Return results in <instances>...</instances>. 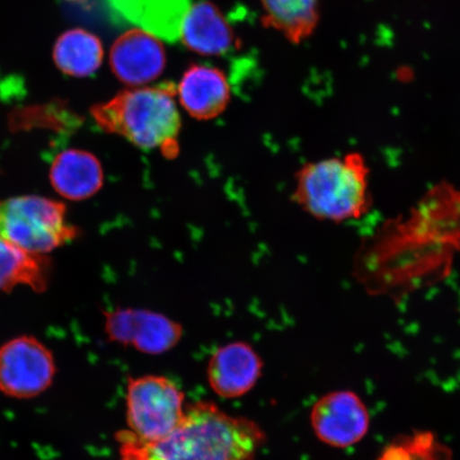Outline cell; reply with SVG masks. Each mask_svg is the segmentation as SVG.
Returning a JSON list of instances; mask_svg holds the SVG:
<instances>
[{"label": "cell", "instance_id": "cell-1", "mask_svg": "<svg viewBox=\"0 0 460 460\" xmlns=\"http://www.w3.org/2000/svg\"><path fill=\"white\" fill-rule=\"evenodd\" d=\"M115 439L119 460H255L266 433L250 419L197 402L187 405L181 423L164 438L146 441L124 429Z\"/></svg>", "mask_w": 460, "mask_h": 460}, {"label": "cell", "instance_id": "cell-2", "mask_svg": "<svg viewBox=\"0 0 460 460\" xmlns=\"http://www.w3.org/2000/svg\"><path fill=\"white\" fill-rule=\"evenodd\" d=\"M172 84L128 89L97 103L92 117L102 130L124 137L143 151H157L165 159L181 154L182 120Z\"/></svg>", "mask_w": 460, "mask_h": 460}, {"label": "cell", "instance_id": "cell-3", "mask_svg": "<svg viewBox=\"0 0 460 460\" xmlns=\"http://www.w3.org/2000/svg\"><path fill=\"white\" fill-rule=\"evenodd\" d=\"M290 199L314 220H360L372 207L369 166L359 153L308 161L296 172Z\"/></svg>", "mask_w": 460, "mask_h": 460}, {"label": "cell", "instance_id": "cell-4", "mask_svg": "<svg viewBox=\"0 0 460 460\" xmlns=\"http://www.w3.org/2000/svg\"><path fill=\"white\" fill-rule=\"evenodd\" d=\"M60 201L25 195L0 200V235L31 254L45 255L77 238Z\"/></svg>", "mask_w": 460, "mask_h": 460}, {"label": "cell", "instance_id": "cell-5", "mask_svg": "<svg viewBox=\"0 0 460 460\" xmlns=\"http://www.w3.org/2000/svg\"><path fill=\"white\" fill-rule=\"evenodd\" d=\"M185 394L164 376L130 377L126 390V421L140 439L164 438L186 415Z\"/></svg>", "mask_w": 460, "mask_h": 460}, {"label": "cell", "instance_id": "cell-6", "mask_svg": "<svg viewBox=\"0 0 460 460\" xmlns=\"http://www.w3.org/2000/svg\"><path fill=\"white\" fill-rule=\"evenodd\" d=\"M53 352L33 336L22 335L0 347V394L14 400H31L55 382Z\"/></svg>", "mask_w": 460, "mask_h": 460}, {"label": "cell", "instance_id": "cell-7", "mask_svg": "<svg viewBox=\"0 0 460 460\" xmlns=\"http://www.w3.org/2000/svg\"><path fill=\"white\" fill-rule=\"evenodd\" d=\"M109 341L148 355L174 349L183 337V327L170 316L149 309L119 308L106 314Z\"/></svg>", "mask_w": 460, "mask_h": 460}, {"label": "cell", "instance_id": "cell-8", "mask_svg": "<svg viewBox=\"0 0 460 460\" xmlns=\"http://www.w3.org/2000/svg\"><path fill=\"white\" fill-rule=\"evenodd\" d=\"M310 423L323 444L344 448L364 438L370 428V415L358 394L335 391L315 402Z\"/></svg>", "mask_w": 460, "mask_h": 460}, {"label": "cell", "instance_id": "cell-9", "mask_svg": "<svg viewBox=\"0 0 460 460\" xmlns=\"http://www.w3.org/2000/svg\"><path fill=\"white\" fill-rule=\"evenodd\" d=\"M164 44L153 33L131 29L118 38L111 51V66L119 82L130 86L147 84L164 73Z\"/></svg>", "mask_w": 460, "mask_h": 460}, {"label": "cell", "instance_id": "cell-10", "mask_svg": "<svg viewBox=\"0 0 460 460\" xmlns=\"http://www.w3.org/2000/svg\"><path fill=\"white\" fill-rule=\"evenodd\" d=\"M262 367V359L251 344L234 341L215 350L207 367V378L217 395L237 399L256 386Z\"/></svg>", "mask_w": 460, "mask_h": 460}, {"label": "cell", "instance_id": "cell-11", "mask_svg": "<svg viewBox=\"0 0 460 460\" xmlns=\"http://www.w3.org/2000/svg\"><path fill=\"white\" fill-rule=\"evenodd\" d=\"M177 93L181 107L198 120L220 117L230 102L226 75L208 66H190L178 84Z\"/></svg>", "mask_w": 460, "mask_h": 460}, {"label": "cell", "instance_id": "cell-12", "mask_svg": "<svg viewBox=\"0 0 460 460\" xmlns=\"http://www.w3.org/2000/svg\"><path fill=\"white\" fill-rule=\"evenodd\" d=\"M180 37L183 45L203 56H221L235 44V37L226 16L215 4L200 0L182 14Z\"/></svg>", "mask_w": 460, "mask_h": 460}, {"label": "cell", "instance_id": "cell-13", "mask_svg": "<svg viewBox=\"0 0 460 460\" xmlns=\"http://www.w3.org/2000/svg\"><path fill=\"white\" fill-rule=\"evenodd\" d=\"M49 178L55 191L70 200L93 197L105 180L101 161L82 149H67L58 155L51 164Z\"/></svg>", "mask_w": 460, "mask_h": 460}, {"label": "cell", "instance_id": "cell-14", "mask_svg": "<svg viewBox=\"0 0 460 460\" xmlns=\"http://www.w3.org/2000/svg\"><path fill=\"white\" fill-rule=\"evenodd\" d=\"M320 0H261L262 24L298 44L314 31L320 20Z\"/></svg>", "mask_w": 460, "mask_h": 460}, {"label": "cell", "instance_id": "cell-15", "mask_svg": "<svg viewBox=\"0 0 460 460\" xmlns=\"http://www.w3.org/2000/svg\"><path fill=\"white\" fill-rule=\"evenodd\" d=\"M49 273L48 257L22 251L0 235V292L22 285L43 292L48 289Z\"/></svg>", "mask_w": 460, "mask_h": 460}, {"label": "cell", "instance_id": "cell-16", "mask_svg": "<svg viewBox=\"0 0 460 460\" xmlns=\"http://www.w3.org/2000/svg\"><path fill=\"white\" fill-rule=\"evenodd\" d=\"M101 40L84 29H72L58 39L54 60L58 67L73 77H86L102 66Z\"/></svg>", "mask_w": 460, "mask_h": 460}, {"label": "cell", "instance_id": "cell-17", "mask_svg": "<svg viewBox=\"0 0 460 460\" xmlns=\"http://www.w3.org/2000/svg\"><path fill=\"white\" fill-rule=\"evenodd\" d=\"M452 454L428 431L402 437L393 442L377 460H451Z\"/></svg>", "mask_w": 460, "mask_h": 460}, {"label": "cell", "instance_id": "cell-18", "mask_svg": "<svg viewBox=\"0 0 460 460\" xmlns=\"http://www.w3.org/2000/svg\"><path fill=\"white\" fill-rule=\"evenodd\" d=\"M72 2H77V0H72ZM80 2H85V0H80Z\"/></svg>", "mask_w": 460, "mask_h": 460}]
</instances>
